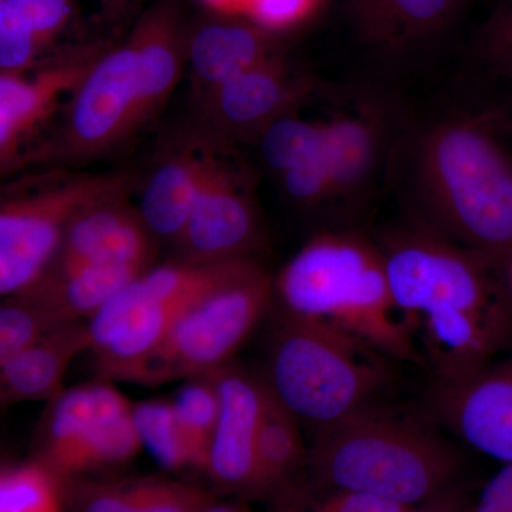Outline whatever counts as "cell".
I'll return each mask as SVG.
<instances>
[{
    "label": "cell",
    "mask_w": 512,
    "mask_h": 512,
    "mask_svg": "<svg viewBox=\"0 0 512 512\" xmlns=\"http://www.w3.org/2000/svg\"><path fill=\"white\" fill-rule=\"evenodd\" d=\"M40 460L56 478L120 466L141 444L133 404L107 382L64 390L40 426Z\"/></svg>",
    "instance_id": "ba28073f"
},
{
    "label": "cell",
    "mask_w": 512,
    "mask_h": 512,
    "mask_svg": "<svg viewBox=\"0 0 512 512\" xmlns=\"http://www.w3.org/2000/svg\"><path fill=\"white\" fill-rule=\"evenodd\" d=\"M468 512H512V464H504L485 484L476 505Z\"/></svg>",
    "instance_id": "e575fe53"
},
{
    "label": "cell",
    "mask_w": 512,
    "mask_h": 512,
    "mask_svg": "<svg viewBox=\"0 0 512 512\" xmlns=\"http://www.w3.org/2000/svg\"><path fill=\"white\" fill-rule=\"evenodd\" d=\"M299 420L276 399L265 383L264 404L256 437L259 493L281 487L303 461Z\"/></svg>",
    "instance_id": "603a6c76"
},
{
    "label": "cell",
    "mask_w": 512,
    "mask_h": 512,
    "mask_svg": "<svg viewBox=\"0 0 512 512\" xmlns=\"http://www.w3.org/2000/svg\"><path fill=\"white\" fill-rule=\"evenodd\" d=\"M282 175L286 192L296 202L316 205L332 200V177L326 157L325 131L319 147Z\"/></svg>",
    "instance_id": "f546056e"
},
{
    "label": "cell",
    "mask_w": 512,
    "mask_h": 512,
    "mask_svg": "<svg viewBox=\"0 0 512 512\" xmlns=\"http://www.w3.org/2000/svg\"><path fill=\"white\" fill-rule=\"evenodd\" d=\"M0 5L25 23L45 49L55 42L73 16L72 0H0Z\"/></svg>",
    "instance_id": "1f68e13d"
},
{
    "label": "cell",
    "mask_w": 512,
    "mask_h": 512,
    "mask_svg": "<svg viewBox=\"0 0 512 512\" xmlns=\"http://www.w3.org/2000/svg\"><path fill=\"white\" fill-rule=\"evenodd\" d=\"M192 73L211 93L252 67L278 56L274 35L248 22L201 26L188 45Z\"/></svg>",
    "instance_id": "ffe728a7"
},
{
    "label": "cell",
    "mask_w": 512,
    "mask_h": 512,
    "mask_svg": "<svg viewBox=\"0 0 512 512\" xmlns=\"http://www.w3.org/2000/svg\"><path fill=\"white\" fill-rule=\"evenodd\" d=\"M271 296V279L255 264L231 284L192 305L134 382L160 384L195 379L228 366L229 359L264 316Z\"/></svg>",
    "instance_id": "8992f818"
},
{
    "label": "cell",
    "mask_w": 512,
    "mask_h": 512,
    "mask_svg": "<svg viewBox=\"0 0 512 512\" xmlns=\"http://www.w3.org/2000/svg\"><path fill=\"white\" fill-rule=\"evenodd\" d=\"M45 50L35 33L0 5V69L2 74H25Z\"/></svg>",
    "instance_id": "4dcf8cb0"
},
{
    "label": "cell",
    "mask_w": 512,
    "mask_h": 512,
    "mask_svg": "<svg viewBox=\"0 0 512 512\" xmlns=\"http://www.w3.org/2000/svg\"><path fill=\"white\" fill-rule=\"evenodd\" d=\"M309 461L330 491L406 508L443 493L463 466L456 448L426 423L377 404L319 433Z\"/></svg>",
    "instance_id": "3957f363"
},
{
    "label": "cell",
    "mask_w": 512,
    "mask_h": 512,
    "mask_svg": "<svg viewBox=\"0 0 512 512\" xmlns=\"http://www.w3.org/2000/svg\"><path fill=\"white\" fill-rule=\"evenodd\" d=\"M386 360L342 330L284 311L265 383L299 423L319 434L375 406L392 380Z\"/></svg>",
    "instance_id": "277c9868"
},
{
    "label": "cell",
    "mask_w": 512,
    "mask_h": 512,
    "mask_svg": "<svg viewBox=\"0 0 512 512\" xmlns=\"http://www.w3.org/2000/svg\"><path fill=\"white\" fill-rule=\"evenodd\" d=\"M103 55L99 46H86L53 57L32 76H0V157L9 164L33 128L52 113L60 97L76 92L84 77Z\"/></svg>",
    "instance_id": "4fadbf2b"
},
{
    "label": "cell",
    "mask_w": 512,
    "mask_h": 512,
    "mask_svg": "<svg viewBox=\"0 0 512 512\" xmlns=\"http://www.w3.org/2000/svg\"><path fill=\"white\" fill-rule=\"evenodd\" d=\"M200 2L221 15L245 16L251 0H200Z\"/></svg>",
    "instance_id": "d590c367"
},
{
    "label": "cell",
    "mask_w": 512,
    "mask_h": 512,
    "mask_svg": "<svg viewBox=\"0 0 512 512\" xmlns=\"http://www.w3.org/2000/svg\"><path fill=\"white\" fill-rule=\"evenodd\" d=\"M100 2L104 9H106V12H113V10L121 8L126 3V0H100Z\"/></svg>",
    "instance_id": "74e56055"
},
{
    "label": "cell",
    "mask_w": 512,
    "mask_h": 512,
    "mask_svg": "<svg viewBox=\"0 0 512 512\" xmlns=\"http://www.w3.org/2000/svg\"><path fill=\"white\" fill-rule=\"evenodd\" d=\"M396 308L403 318H470L512 322L497 269L419 220L390 229L377 242Z\"/></svg>",
    "instance_id": "5b68a950"
},
{
    "label": "cell",
    "mask_w": 512,
    "mask_h": 512,
    "mask_svg": "<svg viewBox=\"0 0 512 512\" xmlns=\"http://www.w3.org/2000/svg\"><path fill=\"white\" fill-rule=\"evenodd\" d=\"M460 0H350L363 42L383 53L407 52L439 36Z\"/></svg>",
    "instance_id": "ac0fdd59"
},
{
    "label": "cell",
    "mask_w": 512,
    "mask_h": 512,
    "mask_svg": "<svg viewBox=\"0 0 512 512\" xmlns=\"http://www.w3.org/2000/svg\"><path fill=\"white\" fill-rule=\"evenodd\" d=\"M220 397V414L208 451L207 471L228 490L259 494L256 437L265 380L225 366L210 375Z\"/></svg>",
    "instance_id": "7c38bea8"
},
{
    "label": "cell",
    "mask_w": 512,
    "mask_h": 512,
    "mask_svg": "<svg viewBox=\"0 0 512 512\" xmlns=\"http://www.w3.org/2000/svg\"><path fill=\"white\" fill-rule=\"evenodd\" d=\"M410 508L380 500L372 495L330 491L328 497L309 508H288L284 512H406Z\"/></svg>",
    "instance_id": "836d02e7"
},
{
    "label": "cell",
    "mask_w": 512,
    "mask_h": 512,
    "mask_svg": "<svg viewBox=\"0 0 512 512\" xmlns=\"http://www.w3.org/2000/svg\"><path fill=\"white\" fill-rule=\"evenodd\" d=\"M325 124L284 114L261 133V151L272 170L284 174L322 143Z\"/></svg>",
    "instance_id": "4316f807"
},
{
    "label": "cell",
    "mask_w": 512,
    "mask_h": 512,
    "mask_svg": "<svg viewBox=\"0 0 512 512\" xmlns=\"http://www.w3.org/2000/svg\"><path fill=\"white\" fill-rule=\"evenodd\" d=\"M150 231L143 218L123 201V194L97 202L77 215L59 249L56 274L93 266H148Z\"/></svg>",
    "instance_id": "5bb4252c"
},
{
    "label": "cell",
    "mask_w": 512,
    "mask_h": 512,
    "mask_svg": "<svg viewBox=\"0 0 512 512\" xmlns=\"http://www.w3.org/2000/svg\"><path fill=\"white\" fill-rule=\"evenodd\" d=\"M192 467L205 471L218 414L220 397L210 376L195 377L178 390L173 400Z\"/></svg>",
    "instance_id": "cb8c5ba5"
},
{
    "label": "cell",
    "mask_w": 512,
    "mask_h": 512,
    "mask_svg": "<svg viewBox=\"0 0 512 512\" xmlns=\"http://www.w3.org/2000/svg\"><path fill=\"white\" fill-rule=\"evenodd\" d=\"M133 416L141 444L161 466L173 471L192 467L173 402L153 399L134 404Z\"/></svg>",
    "instance_id": "d4e9b609"
},
{
    "label": "cell",
    "mask_w": 512,
    "mask_h": 512,
    "mask_svg": "<svg viewBox=\"0 0 512 512\" xmlns=\"http://www.w3.org/2000/svg\"><path fill=\"white\" fill-rule=\"evenodd\" d=\"M505 274H507L508 288H510V293L512 296V262L507 266V269H505Z\"/></svg>",
    "instance_id": "ab89813d"
},
{
    "label": "cell",
    "mask_w": 512,
    "mask_h": 512,
    "mask_svg": "<svg viewBox=\"0 0 512 512\" xmlns=\"http://www.w3.org/2000/svg\"><path fill=\"white\" fill-rule=\"evenodd\" d=\"M137 64L130 42L103 53L73 93L67 119L70 153L92 156L136 130Z\"/></svg>",
    "instance_id": "30bf717a"
},
{
    "label": "cell",
    "mask_w": 512,
    "mask_h": 512,
    "mask_svg": "<svg viewBox=\"0 0 512 512\" xmlns=\"http://www.w3.org/2000/svg\"><path fill=\"white\" fill-rule=\"evenodd\" d=\"M406 512H451L450 510H444V508H410Z\"/></svg>",
    "instance_id": "f35d334b"
},
{
    "label": "cell",
    "mask_w": 512,
    "mask_h": 512,
    "mask_svg": "<svg viewBox=\"0 0 512 512\" xmlns=\"http://www.w3.org/2000/svg\"><path fill=\"white\" fill-rule=\"evenodd\" d=\"M276 292L285 312L342 330L387 359L423 363L377 242L355 232L319 235L285 266Z\"/></svg>",
    "instance_id": "7a4b0ae2"
},
{
    "label": "cell",
    "mask_w": 512,
    "mask_h": 512,
    "mask_svg": "<svg viewBox=\"0 0 512 512\" xmlns=\"http://www.w3.org/2000/svg\"><path fill=\"white\" fill-rule=\"evenodd\" d=\"M56 328L59 325L25 293L8 296L0 308V366Z\"/></svg>",
    "instance_id": "83f0119b"
},
{
    "label": "cell",
    "mask_w": 512,
    "mask_h": 512,
    "mask_svg": "<svg viewBox=\"0 0 512 512\" xmlns=\"http://www.w3.org/2000/svg\"><path fill=\"white\" fill-rule=\"evenodd\" d=\"M431 410L468 446L512 464V359L437 379Z\"/></svg>",
    "instance_id": "9c48e42d"
},
{
    "label": "cell",
    "mask_w": 512,
    "mask_h": 512,
    "mask_svg": "<svg viewBox=\"0 0 512 512\" xmlns=\"http://www.w3.org/2000/svg\"><path fill=\"white\" fill-rule=\"evenodd\" d=\"M57 480L39 461L5 468L0 477V512H60Z\"/></svg>",
    "instance_id": "484cf974"
},
{
    "label": "cell",
    "mask_w": 512,
    "mask_h": 512,
    "mask_svg": "<svg viewBox=\"0 0 512 512\" xmlns=\"http://www.w3.org/2000/svg\"><path fill=\"white\" fill-rule=\"evenodd\" d=\"M137 64L136 128L146 123L173 93L183 70L185 46L177 13L157 6L138 22L128 39Z\"/></svg>",
    "instance_id": "e0dca14e"
},
{
    "label": "cell",
    "mask_w": 512,
    "mask_h": 512,
    "mask_svg": "<svg viewBox=\"0 0 512 512\" xmlns=\"http://www.w3.org/2000/svg\"><path fill=\"white\" fill-rule=\"evenodd\" d=\"M305 82L291 76L278 56L252 67L211 93L218 119L242 131H264L288 114L306 93Z\"/></svg>",
    "instance_id": "d6986e66"
},
{
    "label": "cell",
    "mask_w": 512,
    "mask_h": 512,
    "mask_svg": "<svg viewBox=\"0 0 512 512\" xmlns=\"http://www.w3.org/2000/svg\"><path fill=\"white\" fill-rule=\"evenodd\" d=\"M474 52L490 72L512 79V0H498L478 30Z\"/></svg>",
    "instance_id": "f1b7e54d"
},
{
    "label": "cell",
    "mask_w": 512,
    "mask_h": 512,
    "mask_svg": "<svg viewBox=\"0 0 512 512\" xmlns=\"http://www.w3.org/2000/svg\"><path fill=\"white\" fill-rule=\"evenodd\" d=\"M92 349L89 328L67 323L0 366L2 404L53 402L64 392V375L74 357Z\"/></svg>",
    "instance_id": "2e32d148"
},
{
    "label": "cell",
    "mask_w": 512,
    "mask_h": 512,
    "mask_svg": "<svg viewBox=\"0 0 512 512\" xmlns=\"http://www.w3.org/2000/svg\"><path fill=\"white\" fill-rule=\"evenodd\" d=\"M120 174L80 175L35 194L3 202L0 210V293L26 291L46 275L77 215L124 194Z\"/></svg>",
    "instance_id": "52a82bcc"
},
{
    "label": "cell",
    "mask_w": 512,
    "mask_h": 512,
    "mask_svg": "<svg viewBox=\"0 0 512 512\" xmlns=\"http://www.w3.org/2000/svg\"><path fill=\"white\" fill-rule=\"evenodd\" d=\"M258 242V224L237 175L207 156L204 178L190 221L178 239L184 261L221 262L248 258Z\"/></svg>",
    "instance_id": "8fae6325"
},
{
    "label": "cell",
    "mask_w": 512,
    "mask_h": 512,
    "mask_svg": "<svg viewBox=\"0 0 512 512\" xmlns=\"http://www.w3.org/2000/svg\"><path fill=\"white\" fill-rule=\"evenodd\" d=\"M212 500L201 488L157 478L80 484L70 493L72 512H195Z\"/></svg>",
    "instance_id": "44dd1931"
},
{
    "label": "cell",
    "mask_w": 512,
    "mask_h": 512,
    "mask_svg": "<svg viewBox=\"0 0 512 512\" xmlns=\"http://www.w3.org/2000/svg\"><path fill=\"white\" fill-rule=\"evenodd\" d=\"M205 161L207 156L184 153L168 158L151 174L140 202V215L148 231L178 242L194 210Z\"/></svg>",
    "instance_id": "7402d4cb"
},
{
    "label": "cell",
    "mask_w": 512,
    "mask_h": 512,
    "mask_svg": "<svg viewBox=\"0 0 512 512\" xmlns=\"http://www.w3.org/2000/svg\"><path fill=\"white\" fill-rule=\"evenodd\" d=\"M195 512H252L249 511L248 508L242 507V505L238 504H229V503H217V501L212 500L211 503L204 505L200 510Z\"/></svg>",
    "instance_id": "8d00e7d4"
},
{
    "label": "cell",
    "mask_w": 512,
    "mask_h": 512,
    "mask_svg": "<svg viewBox=\"0 0 512 512\" xmlns=\"http://www.w3.org/2000/svg\"><path fill=\"white\" fill-rule=\"evenodd\" d=\"M386 124L382 110L375 106L340 113L326 121L332 200L356 205L369 197L386 154Z\"/></svg>",
    "instance_id": "9a60e30c"
},
{
    "label": "cell",
    "mask_w": 512,
    "mask_h": 512,
    "mask_svg": "<svg viewBox=\"0 0 512 512\" xmlns=\"http://www.w3.org/2000/svg\"><path fill=\"white\" fill-rule=\"evenodd\" d=\"M417 220L500 271L512 262V120L500 111L431 123L410 157Z\"/></svg>",
    "instance_id": "6da1fadb"
},
{
    "label": "cell",
    "mask_w": 512,
    "mask_h": 512,
    "mask_svg": "<svg viewBox=\"0 0 512 512\" xmlns=\"http://www.w3.org/2000/svg\"><path fill=\"white\" fill-rule=\"evenodd\" d=\"M320 2L322 0H251L245 16L258 28L274 35L312 18Z\"/></svg>",
    "instance_id": "d6a6232c"
}]
</instances>
